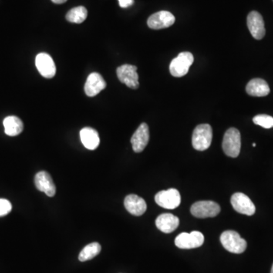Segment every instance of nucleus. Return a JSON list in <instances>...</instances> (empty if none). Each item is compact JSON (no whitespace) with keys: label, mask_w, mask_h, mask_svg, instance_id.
Instances as JSON below:
<instances>
[{"label":"nucleus","mask_w":273,"mask_h":273,"mask_svg":"<svg viewBox=\"0 0 273 273\" xmlns=\"http://www.w3.org/2000/svg\"><path fill=\"white\" fill-rule=\"evenodd\" d=\"M241 147V134L237 129L231 128L226 132L223 137V151L228 156L236 158L240 154Z\"/></svg>","instance_id":"7ed1b4c3"},{"label":"nucleus","mask_w":273,"mask_h":273,"mask_svg":"<svg viewBox=\"0 0 273 273\" xmlns=\"http://www.w3.org/2000/svg\"><path fill=\"white\" fill-rule=\"evenodd\" d=\"M247 27L250 34L256 40H261L266 34L265 25L263 17L259 12L253 11L249 14L247 19Z\"/></svg>","instance_id":"f8f14e48"},{"label":"nucleus","mask_w":273,"mask_h":273,"mask_svg":"<svg viewBox=\"0 0 273 273\" xmlns=\"http://www.w3.org/2000/svg\"><path fill=\"white\" fill-rule=\"evenodd\" d=\"M253 146H254V147H255V146H256V143H253Z\"/></svg>","instance_id":"cd10ccee"},{"label":"nucleus","mask_w":273,"mask_h":273,"mask_svg":"<svg viewBox=\"0 0 273 273\" xmlns=\"http://www.w3.org/2000/svg\"><path fill=\"white\" fill-rule=\"evenodd\" d=\"M190 213L197 218H210L219 215L220 213V207L216 202L203 200L193 203L190 207Z\"/></svg>","instance_id":"39448f33"},{"label":"nucleus","mask_w":273,"mask_h":273,"mask_svg":"<svg viewBox=\"0 0 273 273\" xmlns=\"http://www.w3.org/2000/svg\"><path fill=\"white\" fill-rule=\"evenodd\" d=\"M220 241L226 250L233 254H242L247 248V241L234 231H226L220 236Z\"/></svg>","instance_id":"f03ea898"},{"label":"nucleus","mask_w":273,"mask_h":273,"mask_svg":"<svg viewBox=\"0 0 273 273\" xmlns=\"http://www.w3.org/2000/svg\"><path fill=\"white\" fill-rule=\"evenodd\" d=\"M271 273H273V267H272Z\"/></svg>","instance_id":"bb28decb"},{"label":"nucleus","mask_w":273,"mask_h":273,"mask_svg":"<svg viewBox=\"0 0 273 273\" xmlns=\"http://www.w3.org/2000/svg\"><path fill=\"white\" fill-rule=\"evenodd\" d=\"M12 207L11 203L5 199H0V217L6 216L11 212Z\"/></svg>","instance_id":"b1692460"},{"label":"nucleus","mask_w":273,"mask_h":273,"mask_svg":"<svg viewBox=\"0 0 273 273\" xmlns=\"http://www.w3.org/2000/svg\"><path fill=\"white\" fill-rule=\"evenodd\" d=\"M193 60L194 59L190 52H181L171 62L169 65L171 75L176 78H181L187 75L190 65L193 64Z\"/></svg>","instance_id":"20e7f679"},{"label":"nucleus","mask_w":273,"mask_h":273,"mask_svg":"<svg viewBox=\"0 0 273 273\" xmlns=\"http://www.w3.org/2000/svg\"><path fill=\"white\" fill-rule=\"evenodd\" d=\"M204 242V236L200 231L182 233L176 237L175 244L180 249H193L200 247Z\"/></svg>","instance_id":"0eeeda50"},{"label":"nucleus","mask_w":273,"mask_h":273,"mask_svg":"<svg viewBox=\"0 0 273 273\" xmlns=\"http://www.w3.org/2000/svg\"><path fill=\"white\" fill-rule=\"evenodd\" d=\"M100 251L101 246L99 243H91L84 247L83 250L80 253L78 259L81 262L88 261L96 257Z\"/></svg>","instance_id":"412c9836"},{"label":"nucleus","mask_w":273,"mask_h":273,"mask_svg":"<svg viewBox=\"0 0 273 273\" xmlns=\"http://www.w3.org/2000/svg\"><path fill=\"white\" fill-rule=\"evenodd\" d=\"M66 1L67 0H52V2L55 4H62Z\"/></svg>","instance_id":"a878e982"},{"label":"nucleus","mask_w":273,"mask_h":273,"mask_svg":"<svg viewBox=\"0 0 273 273\" xmlns=\"http://www.w3.org/2000/svg\"><path fill=\"white\" fill-rule=\"evenodd\" d=\"M175 21L176 18L171 12L168 11H160L150 15L147 20V25L151 29H163L172 26Z\"/></svg>","instance_id":"9b49d317"},{"label":"nucleus","mask_w":273,"mask_h":273,"mask_svg":"<svg viewBox=\"0 0 273 273\" xmlns=\"http://www.w3.org/2000/svg\"><path fill=\"white\" fill-rule=\"evenodd\" d=\"M149 140H150L149 127L146 123H142L134 133L131 139L134 151L135 153H141L146 148Z\"/></svg>","instance_id":"ddd939ff"},{"label":"nucleus","mask_w":273,"mask_h":273,"mask_svg":"<svg viewBox=\"0 0 273 273\" xmlns=\"http://www.w3.org/2000/svg\"><path fill=\"white\" fill-rule=\"evenodd\" d=\"M88 17V10L85 7L78 6L72 8L66 15V19L69 22L81 24L86 20Z\"/></svg>","instance_id":"4be33fe9"},{"label":"nucleus","mask_w":273,"mask_h":273,"mask_svg":"<svg viewBox=\"0 0 273 273\" xmlns=\"http://www.w3.org/2000/svg\"><path fill=\"white\" fill-rule=\"evenodd\" d=\"M213 140V129L208 124L197 125L192 135V145L195 150L203 151L210 147Z\"/></svg>","instance_id":"f257e3e1"},{"label":"nucleus","mask_w":273,"mask_h":273,"mask_svg":"<svg viewBox=\"0 0 273 273\" xmlns=\"http://www.w3.org/2000/svg\"><path fill=\"white\" fill-rule=\"evenodd\" d=\"M231 203L234 210L241 214L253 216L255 213V205L244 193H234L231 196Z\"/></svg>","instance_id":"1a4fd4ad"},{"label":"nucleus","mask_w":273,"mask_h":273,"mask_svg":"<svg viewBox=\"0 0 273 273\" xmlns=\"http://www.w3.org/2000/svg\"><path fill=\"white\" fill-rule=\"evenodd\" d=\"M80 136L84 146L88 150H95L99 146V135L93 129L85 128L80 132Z\"/></svg>","instance_id":"6ab92c4d"},{"label":"nucleus","mask_w":273,"mask_h":273,"mask_svg":"<svg viewBox=\"0 0 273 273\" xmlns=\"http://www.w3.org/2000/svg\"><path fill=\"white\" fill-rule=\"evenodd\" d=\"M136 71L137 68L136 66L126 64L119 66L116 70V73L122 83L132 89H136L139 87V76Z\"/></svg>","instance_id":"6e6552de"},{"label":"nucleus","mask_w":273,"mask_h":273,"mask_svg":"<svg viewBox=\"0 0 273 273\" xmlns=\"http://www.w3.org/2000/svg\"><path fill=\"white\" fill-rule=\"evenodd\" d=\"M106 83L104 79L99 73L93 72L88 76L85 85V91L88 96L93 97L96 96L99 92L104 90Z\"/></svg>","instance_id":"4468645a"},{"label":"nucleus","mask_w":273,"mask_h":273,"mask_svg":"<svg viewBox=\"0 0 273 273\" xmlns=\"http://www.w3.org/2000/svg\"><path fill=\"white\" fill-rule=\"evenodd\" d=\"M124 205L125 209L134 216H141L146 210V202L136 194H130L125 197Z\"/></svg>","instance_id":"dca6fc26"},{"label":"nucleus","mask_w":273,"mask_h":273,"mask_svg":"<svg viewBox=\"0 0 273 273\" xmlns=\"http://www.w3.org/2000/svg\"><path fill=\"white\" fill-rule=\"evenodd\" d=\"M5 133L8 136H15L20 135L24 129L22 121L17 116H11L3 120Z\"/></svg>","instance_id":"aec40b11"},{"label":"nucleus","mask_w":273,"mask_h":273,"mask_svg":"<svg viewBox=\"0 0 273 273\" xmlns=\"http://www.w3.org/2000/svg\"><path fill=\"white\" fill-rule=\"evenodd\" d=\"M255 125L261 126L264 129H271L273 127V117L268 115H257L253 119Z\"/></svg>","instance_id":"5701e85b"},{"label":"nucleus","mask_w":273,"mask_h":273,"mask_svg":"<svg viewBox=\"0 0 273 273\" xmlns=\"http://www.w3.org/2000/svg\"><path fill=\"white\" fill-rule=\"evenodd\" d=\"M35 65L38 72L46 78H52L55 75L56 68L55 62L49 54L41 52L35 59Z\"/></svg>","instance_id":"9d476101"},{"label":"nucleus","mask_w":273,"mask_h":273,"mask_svg":"<svg viewBox=\"0 0 273 273\" xmlns=\"http://www.w3.org/2000/svg\"><path fill=\"white\" fill-rule=\"evenodd\" d=\"M181 195L179 190L170 188L167 190H162L156 193L155 201L159 207L168 210L177 208L181 203Z\"/></svg>","instance_id":"423d86ee"},{"label":"nucleus","mask_w":273,"mask_h":273,"mask_svg":"<svg viewBox=\"0 0 273 273\" xmlns=\"http://www.w3.org/2000/svg\"><path fill=\"white\" fill-rule=\"evenodd\" d=\"M34 183L37 188L44 193L48 197H53L55 194V185L50 175L46 172H40L35 176Z\"/></svg>","instance_id":"2eb2a0df"},{"label":"nucleus","mask_w":273,"mask_h":273,"mask_svg":"<svg viewBox=\"0 0 273 273\" xmlns=\"http://www.w3.org/2000/svg\"><path fill=\"white\" fill-rule=\"evenodd\" d=\"M119 2L122 8H128L133 5L134 0H119Z\"/></svg>","instance_id":"393cba45"},{"label":"nucleus","mask_w":273,"mask_h":273,"mask_svg":"<svg viewBox=\"0 0 273 273\" xmlns=\"http://www.w3.org/2000/svg\"><path fill=\"white\" fill-rule=\"evenodd\" d=\"M179 219L171 213H163L158 216L156 220V226L158 229L169 234L173 232L179 227Z\"/></svg>","instance_id":"f3484780"},{"label":"nucleus","mask_w":273,"mask_h":273,"mask_svg":"<svg viewBox=\"0 0 273 273\" xmlns=\"http://www.w3.org/2000/svg\"><path fill=\"white\" fill-rule=\"evenodd\" d=\"M247 94L252 96H266L270 93V89L268 84L261 78L251 80L246 87Z\"/></svg>","instance_id":"a211bd4d"}]
</instances>
